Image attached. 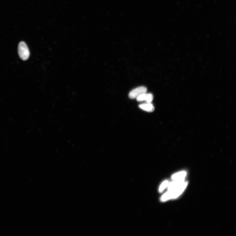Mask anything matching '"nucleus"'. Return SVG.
Returning a JSON list of instances; mask_svg holds the SVG:
<instances>
[{"label":"nucleus","instance_id":"obj_1","mask_svg":"<svg viewBox=\"0 0 236 236\" xmlns=\"http://www.w3.org/2000/svg\"><path fill=\"white\" fill-rule=\"evenodd\" d=\"M187 182H184L175 189L165 193L161 197V201H165L169 199L175 198L179 196L187 187Z\"/></svg>","mask_w":236,"mask_h":236},{"label":"nucleus","instance_id":"obj_2","mask_svg":"<svg viewBox=\"0 0 236 236\" xmlns=\"http://www.w3.org/2000/svg\"><path fill=\"white\" fill-rule=\"evenodd\" d=\"M19 56L22 60L26 61L30 56V52L27 45L24 42H21L19 43L18 48Z\"/></svg>","mask_w":236,"mask_h":236},{"label":"nucleus","instance_id":"obj_3","mask_svg":"<svg viewBox=\"0 0 236 236\" xmlns=\"http://www.w3.org/2000/svg\"><path fill=\"white\" fill-rule=\"evenodd\" d=\"M147 89L144 86L140 87L135 88L131 91L129 94V97L131 99H135L140 95L147 92Z\"/></svg>","mask_w":236,"mask_h":236},{"label":"nucleus","instance_id":"obj_4","mask_svg":"<svg viewBox=\"0 0 236 236\" xmlns=\"http://www.w3.org/2000/svg\"><path fill=\"white\" fill-rule=\"evenodd\" d=\"M175 180L173 182L169 184L168 186V189L169 191L175 189L176 188L184 182V178Z\"/></svg>","mask_w":236,"mask_h":236},{"label":"nucleus","instance_id":"obj_5","mask_svg":"<svg viewBox=\"0 0 236 236\" xmlns=\"http://www.w3.org/2000/svg\"><path fill=\"white\" fill-rule=\"evenodd\" d=\"M139 108L145 111L152 112L154 111V108L153 105L151 103H147L141 104L139 105Z\"/></svg>","mask_w":236,"mask_h":236},{"label":"nucleus","instance_id":"obj_6","mask_svg":"<svg viewBox=\"0 0 236 236\" xmlns=\"http://www.w3.org/2000/svg\"><path fill=\"white\" fill-rule=\"evenodd\" d=\"M186 171H182V172L178 173L173 175L171 177V178L173 180H175L184 178L186 175Z\"/></svg>","mask_w":236,"mask_h":236},{"label":"nucleus","instance_id":"obj_7","mask_svg":"<svg viewBox=\"0 0 236 236\" xmlns=\"http://www.w3.org/2000/svg\"><path fill=\"white\" fill-rule=\"evenodd\" d=\"M147 93L143 94L138 97L136 99L137 101L139 102L146 101L147 97Z\"/></svg>","mask_w":236,"mask_h":236},{"label":"nucleus","instance_id":"obj_8","mask_svg":"<svg viewBox=\"0 0 236 236\" xmlns=\"http://www.w3.org/2000/svg\"><path fill=\"white\" fill-rule=\"evenodd\" d=\"M169 184V182L168 181H165L162 184L159 188V192H162L165 189V188L168 186Z\"/></svg>","mask_w":236,"mask_h":236},{"label":"nucleus","instance_id":"obj_9","mask_svg":"<svg viewBox=\"0 0 236 236\" xmlns=\"http://www.w3.org/2000/svg\"><path fill=\"white\" fill-rule=\"evenodd\" d=\"M154 97L153 95L151 93H147L146 101L147 103H151L153 101Z\"/></svg>","mask_w":236,"mask_h":236}]
</instances>
